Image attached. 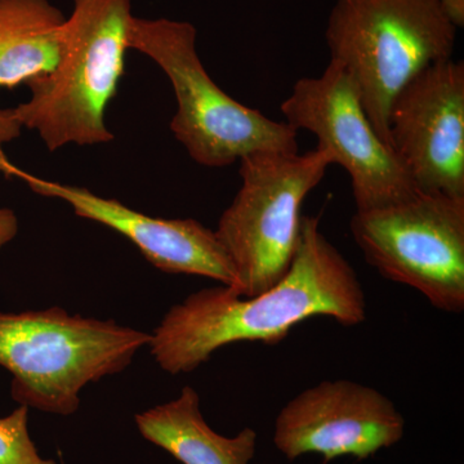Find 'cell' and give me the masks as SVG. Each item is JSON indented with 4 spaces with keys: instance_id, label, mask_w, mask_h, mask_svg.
<instances>
[{
    "instance_id": "5",
    "label": "cell",
    "mask_w": 464,
    "mask_h": 464,
    "mask_svg": "<svg viewBox=\"0 0 464 464\" xmlns=\"http://www.w3.org/2000/svg\"><path fill=\"white\" fill-rule=\"evenodd\" d=\"M130 50L151 58L172 84L177 141L199 166H232L257 151L298 152V132L228 96L215 83L197 51V29L188 21L132 18Z\"/></svg>"
},
{
    "instance_id": "1",
    "label": "cell",
    "mask_w": 464,
    "mask_h": 464,
    "mask_svg": "<svg viewBox=\"0 0 464 464\" xmlns=\"http://www.w3.org/2000/svg\"><path fill=\"white\" fill-rule=\"evenodd\" d=\"M315 316L359 325L366 320V298L353 266L320 231L319 217L306 216L297 252L279 282L253 297L226 285L192 293L151 333L150 353L167 373H192L219 348L240 342L276 344Z\"/></svg>"
},
{
    "instance_id": "12",
    "label": "cell",
    "mask_w": 464,
    "mask_h": 464,
    "mask_svg": "<svg viewBox=\"0 0 464 464\" xmlns=\"http://www.w3.org/2000/svg\"><path fill=\"white\" fill-rule=\"evenodd\" d=\"M134 420L143 439L182 464H250L257 450L258 435L250 427L232 438L213 431L201 413L199 393L191 386Z\"/></svg>"
},
{
    "instance_id": "3",
    "label": "cell",
    "mask_w": 464,
    "mask_h": 464,
    "mask_svg": "<svg viewBox=\"0 0 464 464\" xmlns=\"http://www.w3.org/2000/svg\"><path fill=\"white\" fill-rule=\"evenodd\" d=\"M150 340L151 333L61 307L0 311V366L12 375V399L43 413H76L82 390L121 373Z\"/></svg>"
},
{
    "instance_id": "17",
    "label": "cell",
    "mask_w": 464,
    "mask_h": 464,
    "mask_svg": "<svg viewBox=\"0 0 464 464\" xmlns=\"http://www.w3.org/2000/svg\"><path fill=\"white\" fill-rule=\"evenodd\" d=\"M440 3L451 23L458 29H462L464 26V0H440Z\"/></svg>"
},
{
    "instance_id": "11",
    "label": "cell",
    "mask_w": 464,
    "mask_h": 464,
    "mask_svg": "<svg viewBox=\"0 0 464 464\" xmlns=\"http://www.w3.org/2000/svg\"><path fill=\"white\" fill-rule=\"evenodd\" d=\"M5 176L16 177L36 194L65 201L82 218L111 228L132 241L143 257L166 274L197 275L234 288V267L215 230L194 218H159L99 197L88 188L41 179L7 161Z\"/></svg>"
},
{
    "instance_id": "9",
    "label": "cell",
    "mask_w": 464,
    "mask_h": 464,
    "mask_svg": "<svg viewBox=\"0 0 464 464\" xmlns=\"http://www.w3.org/2000/svg\"><path fill=\"white\" fill-rule=\"evenodd\" d=\"M406 422L381 391L348 380L323 381L289 400L274 424L275 448L286 459L319 454L365 460L399 444Z\"/></svg>"
},
{
    "instance_id": "2",
    "label": "cell",
    "mask_w": 464,
    "mask_h": 464,
    "mask_svg": "<svg viewBox=\"0 0 464 464\" xmlns=\"http://www.w3.org/2000/svg\"><path fill=\"white\" fill-rule=\"evenodd\" d=\"M132 18L130 0H74L56 69L29 82L30 99L8 109L50 151L114 140L106 111L124 74Z\"/></svg>"
},
{
    "instance_id": "8",
    "label": "cell",
    "mask_w": 464,
    "mask_h": 464,
    "mask_svg": "<svg viewBox=\"0 0 464 464\" xmlns=\"http://www.w3.org/2000/svg\"><path fill=\"white\" fill-rule=\"evenodd\" d=\"M285 123L317 137V149L351 179L356 210L392 206L417 194L411 174L366 115L359 90L341 63L302 78L283 101Z\"/></svg>"
},
{
    "instance_id": "14",
    "label": "cell",
    "mask_w": 464,
    "mask_h": 464,
    "mask_svg": "<svg viewBox=\"0 0 464 464\" xmlns=\"http://www.w3.org/2000/svg\"><path fill=\"white\" fill-rule=\"evenodd\" d=\"M0 464H57L43 458L30 438L26 405L0 418Z\"/></svg>"
},
{
    "instance_id": "13",
    "label": "cell",
    "mask_w": 464,
    "mask_h": 464,
    "mask_svg": "<svg viewBox=\"0 0 464 464\" xmlns=\"http://www.w3.org/2000/svg\"><path fill=\"white\" fill-rule=\"evenodd\" d=\"M66 18L48 0H0V88H16L56 69Z\"/></svg>"
},
{
    "instance_id": "16",
    "label": "cell",
    "mask_w": 464,
    "mask_h": 464,
    "mask_svg": "<svg viewBox=\"0 0 464 464\" xmlns=\"http://www.w3.org/2000/svg\"><path fill=\"white\" fill-rule=\"evenodd\" d=\"M18 234V218L11 208L0 207V250Z\"/></svg>"
},
{
    "instance_id": "7",
    "label": "cell",
    "mask_w": 464,
    "mask_h": 464,
    "mask_svg": "<svg viewBox=\"0 0 464 464\" xmlns=\"http://www.w3.org/2000/svg\"><path fill=\"white\" fill-rule=\"evenodd\" d=\"M353 240L384 277L422 293L433 307L464 310V198L417 192L411 199L356 210Z\"/></svg>"
},
{
    "instance_id": "15",
    "label": "cell",
    "mask_w": 464,
    "mask_h": 464,
    "mask_svg": "<svg viewBox=\"0 0 464 464\" xmlns=\"http://www.w3.org/2000/svg\"><path fill=\"white\" fill-rule=\"evenodd\" d=\"M21 130L23 128L12 118L8 109L0 110V173L3 172V167L8 161L3 146L17 139L21 134Z\"/></svg>"
},
{
    "instance_id": "10",
    "label": "cell",
    "mask_w": 464,
    "mask_h": 464,
    "mask_svg": "<svg viewBox=\"0 0 464 464\" xmlns=\"http://www.w3.org/2000/svg\"><path fill=\"white\" fill-rule=\"evenodd\" d=\"M391 148L418 192L464 198V63L453 58L415 75L391 103Z\"/></svg>"
},
{
    "instance_id": "4",
    "label": "cell",
    "mask_w": 464,
    "mask_h": 464,
    "mask_svg": "<svg viewBox=\"0 0 464 464\" xmlns=\"http://www.w3.org/2000/svg\"><path fill=\"white\" fill-rule=\"evenodd\" d=\"M457 32L440 0H335L325 29L331 60L353 78L387 145L393 99L426 67L453 56Z\"/></svg>"
},
{
    "instance_id": "6",
    "label": "cell",
    "mask_w": 464,
    "mask_h": 464,
    "mask_svg": "<svg viewBox=\"0 0 464 464\" xmlns=\"http://www.w3.org/2000/svg\"><path fill=\"white\" fill-rule=\"evenodd\" d=\"M239 163V191L215 232L234 267L232 289L253 297L289 270L301 237L302 204L333 161L316 148L306 154L252 152Z\"/></svg>"
}]
</instances>
